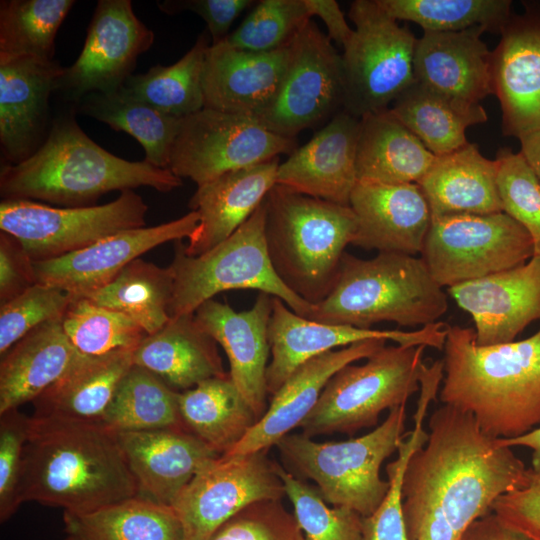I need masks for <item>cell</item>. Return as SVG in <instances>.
<instances>
[{
    "label": "cell",
    "mask_w": 540,
    "mask_h": 540,
    "mask_svg": "<svg viewBox=\"0 0 540 540\" xmlns=\"http://www.w3.org/2000/svg\"><path fill=\"white\" fill-rule=\"evenodd\" d=\"M427 442L406 466L403 515L409 540H458L496 499L529 481L521 459L481 431L472 415L444 405L430 416Z\"/></svg>",
    "instance_id": "cell-1"
},
{
    "label": "cell",
    "mask_w": 540,
    "mask_h": 540,
    "mask_svg": "<svg viewBox=\"0 0 540 540\" xmlns=\"http://www.w3.org/2000/svg\"><path fill=\"white\" fill-rule=\"evenodd\" d=\"M137 496L117 433L100 423L31 416L19 501L87 513Z\"/></svg>",
    "instance_id": "cell-2"
},
{
    "label": "cell",
    "mask_w": 540,
    "mask_h": 540,
    "mask_svg": "<svg viewBox=\"0 0 540 540\" xmlns=\"http://www.w3.org/2000/svg\"><path fill=\"white\" fill-rule=\"evenodd\" d=\"M443 350L444 405L472 415L496 439L540 426V328L523 340L482 346L474 329L447 325Z\"/></svg>",
    "instance_id": "cell-3"
},
{
    "label": "cell",
    "mask_w": 540,
    "mask_h": 540,
    "mask_svg": "<svg viewBox=\"0 0 540 540\" xmlns=\"http://www.w3.org/2000/svg\"><path fill=\"white\" fill-rule=\"evenodd\" d=\"M182 179L147 161L120 158L90 139L74 116L58 117L41 146L27 159L2 164L3 199L43 201L64 207L95 205L111 191L148 186L169 192Z\"/></svg>",
    "instance_id": "cell-4"
},
{
    "label": "cell",
    "mask_w": 540,
    "mask_h": 540,
    "mask_svg": "<svg viewBox=\"0 0 540 540\" xmlns=\"http://www.w3.org/2000/svg\"><path fill=\"white\" fill-rule=\"evenodd\" d=\"M447 310V294L421 257L378 252L361 259L345 252L331 291L306 318L364 329L385 321L421 328Z\"/></svg>",
    "instance_id": "cell-5"
},
{
    "label": "cell",
    "mask_w": 540,
    "mask_h": 540,
    "mask_svg": "<svg viewBox=\"0 0 540 540\" xmlns=\"http://www.w3.org/2000/svg\"><path fill=\"white\" fill-rule=\"evenodd\" d=\"M265 240L272 266L286 287L310 304L331 291L356 217L350 206L275 185L265 197Z\"/></svg>",
    "instance_id": "cell-6"
},
{
    "label": "cell",
    "mask_w": 540,
    "mask_h": 540,
    "mask_svg": "<svg viewBox=\"0 0 540 540\" xmlns=\"http://www.w3.org/2000/svg\"><path fill=\"white\" fill-rule=\"evenodd\" d=\"M405 418L406 405H401L390 410L371 432L356 438L319 442L303 433L288 434L276 446L288 467L313 480L328 504L366 517L389 490L380 468L406 436Z\"/></svg>",
    "instance_id": "cell-7"
},
{
    "label": "cell",
    "mask_w": 540,
    "mask_h": 540,
    "mask_svg": "<svg viewBox=\"0 0 540 540\" xmlns=\"http://www.w3.org/2000/svg\"><path fill=\"white\" fill-rule=\"evenodd\" d=\"M265 198L250 218L209 251L190 256L177 241L169 265L174 275L170 316L195 313L206 301L233 289H254L281 299L307 317L313 304L289 290L276 274L265 240Z\"/></svg>",
    "instance_id": "cell-8"
},
{
    "label": "cell",
    "mask_w": 540,
    "mask_h": 540,
    "mask_svg": "<svg viewBox=\"0 0 540 540\" xmlns=\"http://www.w3.org/2000/svg\"><path fill=\"white\" fill-rule=\"evenodd\" d=\"M425 346H384L361 365L348 364L327 382L316 405L300 424L310 438L352 435L378 426L380 414L406 405L420 390Z\"/></svg>",
    "instance_id": "cell-9"
},
{
    "label": "cell",
    "mask_w": 540,
    "mask_h": 540,
    "mask_svg": "<svg viewBox=\"0 0 540 540\" xmlns=\"http://www.w3.org/2000/svg\"><path fill=\"white\" fill-rule=\"evenodd\" d=\"M348 17L354 32L341 54L343 110L362 118L388 109L415 81L417 38L378 0L352 1Z\"/></svg>",
    "instance_id": "cell-10"
},
{
    "label": "cell",
    "mask_w": 540,
    "mask_h": 540,
    "mask_svg": "<svg viewBox=\"0 0 540 540\" xmlns=\"http://www.w3.org/2000/svg\"><path fill=\"white\" fill-rule=\"evenodd\" d=\"M420 254L435 281L451 287L522 265L534 249L528 232L502 211L432 218Z\"/></svg>",
    "instance_id": "cell-11"
},
{
    "label": "cell",
    "mask_w": 540,
    "mask_h": 540,
    "mask_svg": "<svg viewBox=\"0 0 540 540\" xmlns=\"http://www.w3.org/2000/svg\"><path fill=\"white\" fill-rule=\"evenodd\" d=\"M148 206L133 190L102 205L54 207L26 199H3L0 229L34 261L58 258L112 234L145 227Z\"/></svg>",
    "instance_id": "cell-12"
},
{
    "label": "cell",
    "mask_w": 540,
    "mask_h": 540,
    "mask_svg": "<svg viewBox=\"0 0 540 540\" xmlns=\"http://www.w3.org/2000/svg\"><path fill=\"white\" fill-rule=\"evenodd\" d=\"M297 148L295 138L267 129L251 116L203 108L182 119L168 169L197 186Z\"/></svg>",
    "instance_id": "cell-13"
},
{
    "label": "cell",
    "mask_w": 540,
    "mask_h": 540,
    "mask_svg": "<svg viewBox=\"0 0 540 540\" xmlns=\"http://www.w3.org/2000/svg\"><path fill=\"white\" fill-rule=\"evenodd\" d=\"M343 106L341 54L310 20L289 44L288 63L274 97L253 118L276 134L295 138L330 120Z\"/></svg>",
    "instance_id": "cell-14"
},
{
    "label": "cell",
    "mask_w": 540,
    "mask_h": 540,
    "mask_svg": "<svg viewBox=\"0 0 540 540\" xmlns=\"http://www.w3.org/2000/svg\"><path fill=\"white\" fill-rule=\"evenodd\" d=\"M267 451L220 455L196 473L171 503L186 540H208L244 508L281 500L283 484Z\"/></svg>",
    "instance_id": "cell-15"
},
{
    "label": "cell",
    "mask_w": 540,
    "mask_h": 540,
    "mask_svg": "<svg viewBox=\"0 0 540 540\" xmlns=\"http://www.w3.org/2000/svg\"><path fill=\"white\" fill-rule=\"evenodd\" d=\"M154 39L153 31L135 15L130 0L98 1L81 53L71 66L64 67L56 90L76 102L92 92L118 90Z\"/></svg>",
    "instance_id": "cell-16"
},
{
    "label": "cell",
    "mask_w": 540,
    "mask_h": 540,
    "mask_svg": "<svg viewBox=\"0 0 540 540\" xmlns=\"http://www.w3.org/2000/svg\"><path fill=\"white\" fill-rule=\"evenodd\" d=\"M446 335L447 325L440 321L414 331L320 323L296 314L281 299L273 297L268 327L271 361L266 371L267 391L273 395L299 366L338 347L390 340L398 345L443 350Z\"/></svg>",
    "instance_id": "cell-17"
},
{
    "label": "cell",
    "mask_w": 540,
    "mask_h": 540,
    "mask_svg": "<svg viewBox=\"0 0 540 540\" xmlns=\"http://www.w3.org/2000/svg\"><path fill=\"white\" fill-rule=\"evenodd\" d=\"M199 224L191 211L151 227H140L107 236L67 255L33 261L36 283L55 286L76 297H85L111 282L128 264L169 241L190 238Z\"/></svg>",
    "instance_id": "cell-18"
},
{
    "label": "cell",
    "mask_w": 540,
    "mask_h": 540,
    "mask_svg": "<svg viewBox=\"0 0 540 540\" xmlns=\"http://www.w3.org/2000/svg\"><path fill=\"white\" fill-rule=\"evenodd\" d=\"M510 16L492 51L493 94L499 100L504 135L540 131V1L524 2Z\"/></svg>",
    "instance_id": "cell-19"
},
{
    "label": "cell",
    "mask_w": 540,
    "mask_h": 540,
    "mask_svg": "<svg viewBox=\"0 0 540 540\" xmlns=\"http://www.w3.org/2000/svg\"><path fill=\"white\" fill-rule=\"evenodd\" d=\"M447 291L472 317L478 345L513 342L527 326L540 320V256Z\"/></svg>",
    "instance_id": "cell-20"
},
{
    "label": "cell",
    "mask_w": 540,
    "mask_h": 540,
    "mask_svg": "<svg viewBox=\"0 0 540 540\" xmlns=\"http://www.w3.org/2000/svg\"><path fill=\"white\" fill-rule=\"evenodd\" d=\"M273 297L260 292L252 307L240 312L227 303L210 299L194 313L199 325L226 353L228 375L258 420L268 408L266 371Z\"/></svg>",
    "instance_id": "cell-21"
},
{
    "label": "cell",
    "mask_w": 540,
    "mask_h": 540,
    "mask_svg": "<svg viewBox=\"0 0 540 540\" xmlns=\"http://www.w3.org/2000/svg\"><path fill=\"white\" fill-rule=\"evenodd\" d=\"M360 118L342 110L280 163L276 185L349 206L358 182L356 169Z\"/></svg>",
    "instance_id": "cell-22"
},
{
    "label": "cell",
    "mask_w": 540,
    "mask_h": 540,
    "mask_svg": "<svg viewBox=\"0 0 540 540\" xmlns=\"http://www.w3.org/2000/svg\"><path fill=\"white\" fill-rule=\"evenodd\" d=\"M349 206L356 217L351 245L412 256L421 253L432 215L417 183L358 181Z\"/></svg>",
    "instance_id": "cell-23"
},
{
    "label": "cell",
    "mask_w": 540,
    "mask_h": 540,
    "mask_svg": "<svg viewBox=\"0 0 540 540\" xmlns=\"http://www.w3.org/2000/svg\"><path fill=\"white\" fill-rule=\"evenodd\" d=\"M137 496L170 505L196 473L220 456L183 428L117 433Z\"/></svg>",
    "instance_id": "cell-24"
},
{
    "label": "cell",
    "mask_w": 540,
    "mask_h": 540,
    "mask_svg": "<svg viewBox=\"0 0 540 540\" xmlns=\"http://www.w3.org/2000/svg\"><path fill=\"white\" fill-rule=\"evenodd\" d=\"M289 58V45L269 52L211 44L204 61V108L254 117L274 97Z\"/></svg>",
    "instance_id": "cell-25"
},
{
    "label": "cell",
    "mask_w": 540,
    "mask_h": 540,
    "mask_svg": "<svg viewBox=\"0 0 540 540\" xmlns=\"http://www.w3.org/2000/svg\"><path fill=\"white\" fill-rule=\"evenodd\" d=\"M384 340H368L332 350L299 366L272 395L264 415L226 454H248L276 445L299 427L316 405L330 378L341 368L380 350Z\"/></svg>",
    "instance_id": "cell-26"
},
{
    "label": "cell",
    "mask_w": 540,
    "mask_h": 540,
    "mask_svg": "<svg viewBox=\"0 0 540 540\" xmlns=\"http://www.w3.org/2000/svg\"><path fill=\"white\" fill-rule=\"evenodd\" d=\"M64 67L19 58L0 63V144L6 163L29 158L44 142L50 94Z\"/></svg>",
    "instance_id": "cell-27"
},
{
    "label": "cell",
    "mask_w": 540,
    "mask_h": 540,
    "mask_svg": "<svg viewBox=\"0 0 540 540\" xmlns=\"http://www.w3.org/2000/svg\"><path fill=\"white\" fill-rule=\"evenodd\" d=\"M485 32L481 27L424 31L415 45V80L452 99L480 104L493 94L492 51L481 38Z\"/></svg>",
    "instance_id": "cell-28"
},
{
    "label": "cell",
    "mask_w": 540,
    "mask_h": 540,
    "mask_svg": "<svg viewBox=\"0 0 540 540\" xmlns=\"http://www.w3.org/2000/svg\"><path fill=\"white\" fill-rule=\"evenodd\" d=\"M279 157L225 173L197 186L188 206L199 224L184 251L201 255L227 239L244 224L276 185Z\"/></svg>",
    "instance_id": "cell-29"
},
{
    "label": "cell",
    "mask_w": 540,
    "mask_h": 540,
    "mask_svg": "<svg viewBox=\"0 0 540 540\" xmlns=\"http://www.w3.org/2000/svg\"><path fill=\"white\" fill-rule=\"evenodd\" d=\"M133 352L79 353L66 372L33 401V416L101 424L121 381L134 365Z\"/></svg>",
    "instance_id": "cell-30"
},
{
    "label": "cell",
    "mask_w": 540,
    "mask_h": 540,
    "mask_svg": "<svg viewBox=\"0 0 540 540\" xmlns=\"http://www.w3.org/2000/svg\"><path fill=\"white\" fill-rule=\"evenodd\" d=\"M135 365L183 392L215 377H225L217 342L203 330L194 313L171 316L148 334L133 352Z\"/></svg>",
    "instance_id": "cell-31"
},
{
    "label": "cell",
    "mask_w": 540,
    "mask_h": 540,
    "mask_svg": "<svg viewBox=\"0 0 540 540\" xmlns=\"http://www.w3.org/2000/svg\"><path fill=\"white\" fill-rule=\"evenodd\" d=\"M497 165L484 157L476 144L436 156L428 172L417 182L432 218L455 214L502 212L498 194Z\"/></svg>",
    "instance_id": "cell-32"
},
{
    "label": "cell",
    "mask_w": 540,
    "mask_h": 540,
    "mask_svg": "<svg viewBox=\"0 0 540 540\" xmlns=\"http://www.w3.org/2000/svg\"><path fill=\"white\" fill-rule=\"evenodd\" d=\"M79 352L62 319L47 322L16 344L0 363V414L34 401L70 367Z\"/></svg>",
    "instance_id": "cell-33"
},
{
    "label": "cell",
    "mask_w": 540,
    "mask_h": 540,
    "mask_svg": "<svg viewBox=\"0 0 540 540\" xmlns=\"http://www.w3.org/2000/svg\"><path fill=\"white\" fill-rule=\"evenodd\" d=\"M436 156L388 109L360 118L358 181L417 183Z\"/></svg>",
    "instance_id": "cell-34"
},
{
    "label": "cell",
    "mask_w": 540,
    "mask_h": 540,
    "mask_svg": "<svg viewBox=\"0 0 540 540\" xmlns=\"http://www.w3.org/2000/svg\"><path fill=\"white\" fill-rule=\"evenodd\" d=\"M389 110L435 156L466 145V129L488 119L481 104L452 99L416 80Z\"/></svg>",
    "instance_id": "cell-35"
},
{
    "label": "cell",
    "mask_w": 540,
    "mask_h": 540,
    "mask_svg": "<svg viewBox=\"0 0 540 540\" xmlns=\"http://www.w3.org/2000/svg\"><path fill=\"white\" fill-rule=\"evenodd\" d=\"M179 412L184 428L219 455L228 453L258 421L229 375L180 392Z\"/></svg>",
    "instance_id": "cell-36"
},
{
    "label": "cell",
    "mask_w": 540,
    "mask_h": 540,
    "mask_svg": "<svg viewBox=\"0 0 540 540\" xmlns=\"http://www.w3.org/2000/svg\"><path fill=\"white\" fill-rule=\"evenodd\" d=\"M63 521L67 534L78 540H186L170 505L138 496L92 512L64 511Z\"/></svg>",
    "instance_id": "cell-37"
},
{
    "label": "cell",
    "mask_w": 540,
    "mask_h": 540,
    "mask_svg": "<svg viewBox=\"0 0 540 540\" xmlns=\"http://www.w3.org/2000/svg\"><path fill=\"white\" fill-rule=\"evenodd\" d=\"M79 109L113 130L131 135L144 148L145 161L168 169L172 146L183 118L161 112L123 87L107 93H89L79 101Z\"/></svg>",
    "instance_id": "cell-38"
},
{
    "label": "cell",
    "mask_w": 540,
    "mask_h": 540,
    "mask_svg": "<svg viewBox=\"0 0 540 540\" xmlns=\"http://www.w3.org/2000/svg\"><path fill=\"white\" fill-rule=\"evenodd\" d=\"M173 287L174 275L170 266L162 268L138 258L111 282L84 298L127 315L147 334H153L171 318L169 307Z\"/></svg>",
    "instance_id": "cell-39"
},
{
    "label": "cell",
    "mask_w": 540,
    "mask_h": 540,
    "mask_svg": "<svg viewBox=\"0 0 540 540\" xmlns=\"http://www.w3.org/2000/svg\"><path fill=\"white\" fill-rule=\"evenodd\" d=\"M210 35L203 31L177 62L156 65L146 73L130 75L123 88L163 113L185 118L204 108L202 75Z\"/></svg>",
    "instance_id": "cell-40"
},
{
    "label": "cell",
    "mask_w": 540,
    "mask_h": 540,
    "mask_svg": "<svg viewBox=\"0 0 540 540\" xmlns=\"http://www.w3.org/2000/svg\"><path fill=\"white\" fill-rule=\"evenodd\" d=\"M179 394L158 376L134 364L121 381L101 424L116 433L185 429Z\"/></svg>",
    "instance_id": "cell-41"
},
{
    "label": "cell",
    "mask_w": 540,
    "mask_h": 540,
    "mask_svg": "<svg viewBox=\"0 0 540 540\" xmlns=\"http://www.w3.org/2000/svg\"><path fill=\"white\" fill-rule=\"evenodd\" d=\"M74 0H2L0 63L19 58L53 61L55 37Z\"/></svg>",
    "instance_id": "cell-42"
},
{
    "label": "cell",
    "mask_w": 540,
    "mask_h": 540,
    "mask_svg": "<svg viewBox=\"0 0 540 540\" xmlns=\"http://www.w3.org/2000/svg\"><path fill=\"white\" fill-rule=\"evenodd\" d=\"M396 20L418 24L423 32H458L481 27L500 33L512 15L510 0H378Z\"/></svg>",
    "instance_id": "cell-43"
},
{
    "label": "cell",
    "mask_w": 540,
    "mask_h": 540,
    "mask_svg": "<svg viewBox=\"0 0 540 540\" xmlns=\"http://www.w3.org/2000/svg\"><path fill=\"white\" fill-rule=\"evenodd\" d=\"M62 327L76 350L84 355L135 350L148 335L127 315L84 297H76L70 303Z\"/></svg>",
    "instance_id": "cell-44"
},
{
    "label": "cell",
    "mask_w": 540,
    "mask_h": 540,
    "mask_svg": "<svg viewBox=\"0 0 540 540\" xmlns=\"http://www.w3.org/2000/svg\"><path fill=\"white\" fill-rule=\"evenodd\" d=\"M304 540H362V516L347 507L330 508L316 486L275 463Z\"/></svg>",
    "instance_id": "cell-45"
},
{
    "label": "cell",
    "mask_w": 540,
    "mask_h": 540,
    "mask_svg": "<svg viewBox=\"0 0 540 540\" xmlns=\"http://www.w3.org/2000/svg\"><path fill=\"white\" fill-rule=\"evenodd\" d=\"M311 19L305 0H262L225 40L243 50L274 51L288 46Z\"/></svg>",
    "instance_id": "cell-46"
},
{
    "label": "cell",
    "mask_w": 540,
    "mask_h": 540,
    "mask_svg": "<svg viewBox=\"0 0 540 540\" xmlns=\"http://www.w3.org/2000/svg\"><path fill=\"white\" fill-rule=\"evenodd\" d=\"M495 161L502 211L528 232L540 256V182L521 152L501 148Z\"/></svg>",
    "instance_id": "cell-47"
},
{
    "label": "cell",
    "mask_w": 540,
    "mask_h": 540,
    "mask_svg": "<svg viewBox=\"0 0 540 540\" xmlns=\"http://www.w3.org/2000/svg\"><path fill=\"white\" fill-rule=\"evenodd\" d=\"M75 297L55 286L36 283L0 306V355L39 326L62 319Z\"/></svg>",
    "instance_id": "cell-48"
},
{
    "label": "cell",
    "mask_w": 540,
    "mask_h": 540,
    "mask_svg": "<svg viewBox=\"0 0 540 540\" xmlns=\"http://www.w3.org/2000/svg\"><path fill=\"white\" fill-rule=\"evenodd\" d=\"M208 540H304L295 517L280 500L256 502L233 516Z\"/></svg>",
    "instance_id": "cell-49"
},
{
    "label": "cell",
    "mask_w": 540,
    "mask_h": 540,
    "mask_svg": "<svg viewBox=\"0 0 540 540\" xmlns=\"http://www.w3.org/2000/svg\"><path fill=\"white\" fill-rule=\"evenodd\" d=\"M30 417L12 409L0 414V520H8L21 505L19 486Z\"/></svg>",
    "instance_id": "cell-50"
},
{
    "label": "cell",
    "mask_w": 540,
    "mask_h": 540,
    "mask_svg": "<svg viewBox=\"0 0 540 540\" xmlns=\"http://www.w3.org/2000/svg\"><path fill=\"white\" fill-rule=\"evenodd\" d=\"M410 453L402 450L386 465L389 490L378 508L362 518V540H409L403 515V476Z\"/></svg>",
    "instance_id": "cell-51"
},
{
    "label": "cell",
    "mask_w": 540,
    "mask_h": 540,
    "mask_svg": "<svg viewBox=\"0 0 540 540\" xmlns=\"http://www.w3.org/2000/svg\"><path fill=\"white\" fill-rule=\"evenodd\" d=\"M252 3V0H165L157 2V6L166 14L191 11L199 15L207 25L211 44H217L227 38L234 21Z\"/></svg>",
    "instance_id": "cell-52"
},
{
    "label": "cell",
    "mask_w": 540,
    "mask_h": 540,
    "mask_svg": "<svg viewBox=\"0 0 540 540\" xmlns=\"http://www.w3.org/2000/svg\"><path fill=\"white\" fill-rule=\"evenodd\" d=\"M36 284L33 260L13 236L0 233V304Z\"/></svg>",
    "instance_id": "cell-53"
},
{
    "label": "cell",
    "mask_w": 540,
    "mask_h": 540,
    "mask_svg": "<svg viewBox=\"0 0 540 540\" xmlns=\"http://www.w3.org/2000/svg\"><path fill=\"white\" fill-rule=\"evenodd\" d=\"M492 511L540 539V476L529 468L527 485L499 496Z\"/></svg>",
    "instance_id": "cell-54"
},
{
    "label": "cell",
    "mask_w": 540,
    "mask_h": 540,
    "mask_svg": "<svg viewBox=\"0 0 540 540\" xmlns=\"http://www.w3.org/2000/svg\"><path fill=\"white\" fill-rule=\"evenodd\" d=\"M458 540H540L495 512L475 520Z\"/></svg>",
    "instance_id": "cell-55"
},
{
    "label": "cell",
    "mask_w": 540,
    "mask_h": 540,
    "mask_svg": "<svg viewBox=\"0 0 540 540\" xmlns=\"http://www.w3.org/2000/svg\"><path fill=\"white\" fill-rule=\"evenodd\" d=\"M311 17H319L327 29V36L331 41L342 45L350 40L354 28H351L335 0H305Z\"/></svg>",
    "instance_id": "cell-56"
},
{
    "label": "cell",
    "mask_w": 540,
    "mask_h": 540,
    "mask_svg": "<svg viewBox=\"0 0 540 540\" xmlns=\"http://www.w3.org/2000/svg\"><path fill=\"white\" fill-rule=\"evenodd\" d=\"M504 446H522L532 450L531 471L540 476V426L532 431L512 439H499Z\"/></svg>",
    "instance_id": "cell-57"
},
{
    "label": "cell",
    "mask_w": 540,
    "mask_h": 540,
    "mask_svg": "<svg viewBox=\"0 0 540 540\" xmlns=\"http://www.w3.org/2000/svg\"><path fill=\"white\" fill-rule=\"evenodd\" d=\"M521 153L540 182V131L519 138Z\"/></svg>",
    "instance_id": "cell-58"
},
{
    "label": "cell",
    "mask_w": 540,
    "mask_h": 540,
    "mask_svg": "<svg viewBox=\"0 0 540 540\" xmlns=\"http://www.w3.org/2000/svg\"><path fill=\"white\" fill-rule=\"evenodd\" d=\"M65 540H78V539L73 536L68 535Z\"/></svg>",
    "instance_id": "cell-59"
}]
</instances>
